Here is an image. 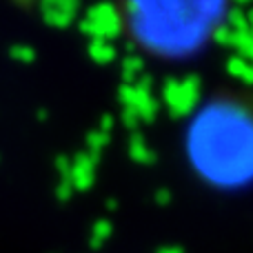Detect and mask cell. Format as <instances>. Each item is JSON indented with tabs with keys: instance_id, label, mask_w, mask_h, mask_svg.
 <instances>
[{
	"instance_id": "1",
	"label": "cell",
	"mask_w": 253,
	"mask_h": 253,
	"mask_svg": "<svg viewBox=\"0 0 253 253\" xmlns=\"http://www.w3.org/2000/svg\"><path fill=\"white\" fill-rule=\"evenodd\" d=\"M182 158L207 189L253 187V96L224 91L202 100L184 123Z\"/></svg>"
},
{
	"instance_id": "2",
	"label": "cell",
	"mask_w": 253,
	"mask_h": 253,
	"mask_svg": "<svg viewBox=\"0 0 253 253\" xmlns=\"http://www.w3.org/2000/svg\"><path fill=\"white\" fill-rule=\"evenodd\" d=\"M116 7L131 47L151 60L180 65L215 42L231 0H116Z\"/></svg>"
}]
</instances>
